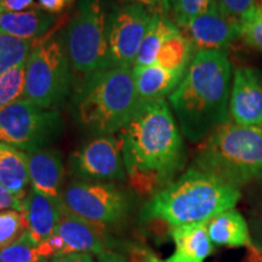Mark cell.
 Returning <instances> with one entry per match:
<instances>
[{"label":"cell","mask_w":262,"mask_h":262,"mask_svg":"<svg viewBox=\"0 0 262 262\" xmlns=\"http://www.w3.org/2000/svg\"><path fill=\"white\" fill-rule=\"evenodd\" d=\"M126 3L137 4L146 8L150 14H162L166 15L169 12L165 0H125Z\"/></svg>","instance_id":"d590c367"},{"label":"cell","mask_w":262,"mask_h":262,"mask_svg":"<svg viewBox=\"0 0 262 262\" xmlns=\"http://www.w3.org/2000/svg\"><path fill=\"white\" fill-rule=\"evenodd\" d=\"M28 183L27 153L0 142V185L15 194L26 196Z\"/></svg>","instance_id":"44dd1931"},{"label":"cell","mask_w":262,"mask_h":262,"mask_svg":"<svg viewBox=\"0 0 262 262\" xmlns=\"http://www.w3.org/2000/svg\"><path fill=\"white\" fill-rule=\"evenodd\" d=\"M193 47L181 32L163 42L156 64L166 70H186L191 61Z\"/></svg>","instance_id":"603a6c76"},{"label":"cell","mask_w":262,"mask_h":262,"mask_svg":"<svg viewBox=\"0 0 262 262\" xmlns=\"http://www.w3.org/2000/svg\"><path fill=\"white\" fill-rule=\"evenodd\" d=\"M63 130L57 110L40 108L25 98L0 111V142L24 152L48 148Z\"/></svg>","instance_id":"ba28073f"},{"label":"cell","mask_w":262,"mask_h":262,"mask_svg":"<svg viewBox=\"0 0 262 262\" xmlns=\"http://www.w3.org/2000/svg\"><path fill=\"white\" fill-rule=\"evenodd\" d=\"M229 113L239 125L262 126V81L256 70L242 67L234 71Z\"/></svg>","instance_id":"4fadbf2b"},{"label":"cell","mask_w":262,"mask_h":262,"mask_svg":"<svg viewBox=\"0 0 262 262\" xmlns=\"http://www.w3.org/2000/svg\"><path fill=\"white\" fill-rule=\"evenodd\" d=\"M35 40L25 63V90L22 98L45 110H58L71 94L73 73L66 52L62 34Z\"/></svg>","instance_id":"8992f818"},{"label":"cell","mask_w":262,"mask_h":262,"mask_svg":"<svg viewBox=\"0 0 262 262\" xmlns=\"http://www.w3.org/2000/svg\"><path fill=\"white\" fill-rule=\"evenodd\" d=\"M153 14L137 4L114 5L107 12L108 70L131 68L143 38L152 24Z\"/></svg>","instance_id":"30bf717a"},{"label":"cell","mask_w":262,"mask_h":262,"mask_svg":"<svg viewBox=\"0 0 262 262\" xmlns=\"http://www.w3.org/2000/svg\"><path fill=\"white\" fill-rule=\"evenodd\" d=\"M188 39L194 50H222L241 37V24L229 19L219 11L217 8L191 19L180 28Z\"/></svg>","instance_id":"7c38bea8"},{"label":"cell","mask_w":262,"mask_h":262,"mask_svg":"<svg viewBox=\"0 0 262 262\" xmlns=\"http://www.w3.org/2000/svg\"><path fill=\"white\" fill-rule=\"evenodd\" d=\"M97 262H129V260L123 255L107 249L97 255Z\"/></svg>","instance_id":"74e56055"},{"label":"cell","mask_w":262,"mask_h":262,"mask_svg":"<svg viewBox=\"0 0 262 262\" xmlns=\"http://www.w3.org/2000/svg\"><path fill=\"white\" fill-rule=\"evenodd\" d=\"M211 243L227 248H248L250 253H260L251 238L248 222L237 210L229 209L208 221Z\"/></svg>","instance_id":"ac0fdd59"},{"label":"cell","mask_w":262,"mask_h":262,"mask_svg":"<svg viewBox=\"0 0 262 262\" xmlns=\"http://www.w3.org/2000/svg\"><path fill=\"white\" fill-rule=\"evenodd\" d=\"M41 262H49V261H47V260H44V261H41Z\"/></svg>","instance_id":"b9f144b4"},{"label":"cell","mask_w":262,"mask_h":262,"mask_svg":"<svg viewBox=\"0 0 262 262\" xmlns=\"http://www.w3.org/2000/svg\"><path fill=\"white\" fill-rule=\"evenodd\" d=\"M165 3H166V6H168V10L170 11L172 6V0H165Z\"/></svg>","instance_id":"f35d334b"},{"label":"cell","mask_w":262,"mask_h":262,"mask_svg":"<svg viewBox=\"0 0 262 262\" xmlns=\"http://www.w3.org/2000/svg\"><path fill=\"white\" fill-rule=\"evenodd\" d=\"M195 168L237 188L261 181L262 126L226 120L198 148Z\"/></svg>","instance_id":"5b68a950"},{"label":"cell","mask_w":262,"mask_h":262,"mask_svg":"<svg viewBox=\"0 0 262 262\" xmlns=\"http://www.w3.org/2000/svg\"><path fill=\"white\" fill-rule=\"evenodd\" d=\"M31 187L42 194L62 202L63 193V163L60 152L44 148L27 153Z\"/></svg>","instance_id":"9a60e30c"},{"label":"cell","mask_w":262,"mask_h":262,"mask_svg":"<svg viewBox=\"0 0 262 262\" xmlns=\"http://www.w3.org/2000/svg\"><path fill=\"white\" fill-rule=\"evenodd\" d=\"M56 21L55 15L40 8L0 14V33L19 39H39L47 35Z\"/></svg>","instance_id":"ffe728a7"},{"label":"cell","mask_w":262,"mask_h":262,"mask_svg":"<svg viewBox=\"0 0 262 262\" xmlns=\"http://www.w3.org/2000/svg\"><path fill=\"white\" fill-rule=\"evenodd\" d=\"M140 104L131 68L103 70L81 80L73 96V118L89 135L119 133Z\"/></svg>","instance_id":"277c9868"},{"label":"cell","mask_w":262,"mask_h":262,"mask_svg":"<svg viewBox=\"0 0 262 262\" xmlns=\"http://www.w3.org/2000/svg\"><path fill=\"white\" fill-rule=\"evenodd\" d=\"M186 70H166L156 63L146 67H134L133 72L139 100H162L166 95L172 94L183 79Z\"/></svg>","instance_id":"d6986e66"},{"label":"cell","mask_w":262,"mask_h":262,"mask_svg":"<svg viewBox=\"0 0 262 262\" xmlns=\"http://www.w3.org/2000/svg\"><path fill=\"white\" fill-rule=\"evenodd\" d=\"M256 0H216V8L229 19L239 22L255 8Z\"/></svg>","instance_id":"f546056e"},{"label":"cell","mask_w":262,"mask_h":262,"mask_svg":"<svg viewBox=\"0 0 262 262\" xmlns=\"http://www.w3.org/2000/svg\"><path fill=\"white\" fill-rule=\"evenodd\" d=\"M62 210V202L55 201L31 187L24 199L22 210L27 222V234L37 244L47 241L54 234Z\"/></svg>","instance_id":"2e32d148"},{"label":"cell","mask_w":262,"mask_h":262,"mask_svg":"<svg viewBox=\"0 0 262 262\" xmlns=\"http://www.w3.org/2000/svg\"><path fill=\"white\" fill-rule=\"evenodd\" d=\"M250 228L254 244L256 245L258 251L262 254V205L258 206L256 210L254 211L250 221Z\"/></svg>","instance_id":"d6a6232c"},{"label":"cell","mask_w":262,"mask_h":262,"mask_svg":"<svg viewBox=\"0 0 262 262\" xmlns=\"http://www.w3.org/2000/svg\"><path fill=\"white\" fill-rule=\"evenodd\" d=\"M106 27L102 0H79L74 16L61 32L72 71L80 80L108 70Z\"/></svg>","instance_id":"52a82bcc"},{"label":"cell","mask_w":262,"mask_h":262,"mask_svg":"<svg viewBox=\"0 0 262 262\" xmlns=\"http://www.w3.org/2000/svg\"><path fill=\"white\" fill-rule=\"evenodd\" d=\"M255 6H262V0H256V4Z\"/></svg>","instance_id":"60d3db41"},{"label":"cell","mask_w":262,"mask_h":262,"mask_svg":"<svg viewBox=\"0 0 262 262\" xmlns=\"http://www.w3.org/2000/svg\"><path fill=\"white\" fill-rule=\"evenodd\" d=\"M25 196L17 195L0 185V212L6 210H24Z\"/></svg>","instance_id":"4dcf8cb0"},{"label":"cell","mask_w":262,"mask_h":262,"mask_svg":"<svg viewBox=\"0 0 262 262\" xmlns=\"http://www.w3.org/2000/svg\"><path fill=\"white\" fill-rule=\"evenodd\" d=\"M241 37L249 47L262 52V6H255L242 19Z\"/></svg>","instance_id":"f1b7e54d"},{"label":"cell","mask_w":262,"mask_h":262,"mask_svg":"<svg viewBox=\"0 0 262 262\" xmlns=\"http://www.w3.org/2000/svg\"><path fill=\"white\" fill-rule=\"evenodd\" d=\"M104 228L81 220L63 209L54 234L61 244V255L85 253L97 256L98 254L107 250L104 244Z\"/></svg>","instance_id":"5bb4252c"},{"label":"cell","mask_w":262,"mask_h":262,"mask_svg":"<svg viewBox=\"0 0 262 262\" xmlns=\"http://www.w3.org/2000/svg\"><path fill=\"white\" fill-rule=\"evenodd\" d=\"M256 72H257L258 77H260V79H261V81H262V67L260 68V70H256Z\"/></svg>","instance_id":"ab89813d"},{"label":"cell","mask_w":262,"mask_h":262,"mask_svg":"<svg viewBox=\"0 0 262 262\" xmlns=\"http://www.w3.org/2000/svg\"><path fill=\"white\" fill-rule=\"evenodd\" d=\"M27 231V222L22 211L0 212V249L8 247Z\"/></svg>","instance_id":"4316f807"},{"label":"cell","mask_w":262,"mask_h":262,"mask_svg":"<svg viewBox=\"0 0 262 262\" xmlns=\"http://www.w3.org/2000/svg\"><path fill=\"white\" fill-rule=\"evenodd\" d=\"M239 199V188L192 166L152 196L141 211V220L162 221L171 227L208 222L233 209Z\"/></svg>","instance_id":"3957f363"},{"label":"cell","mask_w":262,"mask_h":262,"mask_svg":"<svg viewBox=\"0 0 262 262\" xmlns=\"http://www.w3.org/2000/svg\"><path fill=\"white\" fill-rule=\"evenodd\" d=\"M62 206L70 214L106 229L129 215L131 199L113 183L73 181L63 189Z\"/></svg>","instance_id":"9c48e42d"},{"label":"cell","mask_w":262,"mask_h":262,"mask_svg":"<svg viewBox=\"0 0 262 262\" xmlns=\"http://www.w3.org/2000/svg\"><path fill=\"white\" fill-rule=\"evenodd\" d=\"M214 6H216V0H172L171 9L175 24L181 28L191 19L205 14Z\"/></svg>","instance_id":"83f0119b"},{"label":"cell","mask_w":262,"mask_h":262,"mask_svg":"<svg viewBox=\"0 0 262 262\" xmlns=\"http://www.w3.org/2000/svg\"><path fill=\"white\" fill-rule=\"evenodd\" d=\"M232 68L225 51H198L169 100L183 135L206 139L228 120Z\"/></svg>","instance_id":"7a4b0ae2"},{"label":"cell","mask_w":262,"mask_h":262,"mask_svg":"<svg viewBox=\"0 0 262 262\" xmlns=\"http://www.w3.org/2000/svg\"><path fill=\"white\" fill-rule=\"evenodd\" d=\"M72 175L81 181L102 182L124 180L126 176L122 141L113 135L97 136L72 153Z\"/></svg>","instance_id":"8fae6325"},{"label":"cell","mask_w":262,"mask_h":262,"mask_svg":"<svg viewBox=\"0 0 262 262\" xmlns=\"http://www.w3.org/2000/svg\"><path fill=\"white\" fill-rule=\"evenodd\" d=\"M39 8L34 0H0V14L4 12H21Z\"/></svg>","instance_id":"1f68e13d"},{"label":"cell","mask_w":262,"mask_h":262,"mask_svg":"<svg viewBox=\"0 0 262 262\" xmlns=\"http://www.w3.org/2000/svg\"><path fill=\"white\" fill-rule=\"evenodd\" d=\"M35 40L19 39L0 33V77L27 62Z\"/></svg>","instance_id":"cb8c5ba5"},{"label":"cell","mask_w":262,"mask_h":262,"mask_svg":"<svg viewBox=\"0 0 262 262\" xmlns=\"http://www.w3.org/2000/svg\"><path fill=\"white\" fill-rule=\"evenodd\" d=\"M119 139L130 185L141 195H155L182 168V137L164 98L140 101Z\"/></svg>","instance_id":"6da1fadb"},{"label":"cell","mask_w":262,"mask_h":262,"mask_svg":"<svg viewBox=\"0 0 262 262\" xmlns=\"http://www.w3.org/2000/svg\"><path fill=\"white\" fill-rule=\"evenodd\" d=\"M50 262H95L91 254L85 253H72L57 255L50 258Z\"/></svg>","instance_id":"8d00e7d4"},{"label":"cell","mask_w":262,"mask_h":262,"mask_svg":"<svg viewBox=\"0 0 262 262\" xmlns=\"http://www.w3.org/2000/svg\"><path fill=\"white\" fill-rule=\"evenodd\" d=\"M44 261L38 244L25 232L17 241L0 249V262H41Z\"/></svg>","instance_id":"d4e9b609"},{"label":"cell","mask_w":262,"mask_h":262,"mask_svg":"<svg viewBox=\"0 0 262 262\" xmlns=\"http://www.w3.org/2000/svg\"><path fill=\"white\" fill-rule=\"evenodd\" d=\"M179 26L168 17V15L155 14L148 32L143 38L141 47L137 52L135 67H146L155 64L158 52L163 42L172 35L180 33Z\"/></svg>","instance_id":"7402d4cb"},{"label":"cell","mask_w":262,"mask_h":262,"mask_svg":"<svg viewBox=\"0 0 262 262\" xmlns=\"http://www.w3.org/2000/svg\"><path fill=\"white\" fill-rule=\"evenodd\" d=\"M129 253V262H165L160 260L149 249L143 247H134Z\"/></svg>","instance_id":"836d02e7"},{"label":"cell","mask_w":262,"mask_h":262,"mask_svg":"<svg viewBox=\"0 0 262 262\" xmlns=\"http://www.w3.org/2000/svg\"><path fill=\"white\" fill-rule=\"evenodd\" d=\"M206 224L199 222L172 227L175 251L165 262H205L214 251Z\"/></svg>","instance_id":"e0dca14e"},{"label":"cell","mask_w":262,"mask_h":262,"mask_svg":"<svg viewBox=\"0 0 262 262\" xmlns=\"http://www.w3.org/2000/svg\"><path fill=\"white\" fill-rule=\"evenodd\" d=\"M38 6L49 14L56 15L70 8L73 0H37Z\"/></svg>","instance_id":"e575fe53"},{"label":"cell","mask_w":262,"mask_h":262,"mask_svg":"<svg viewBox=\"0 0 262 262\" xmlns=\"http://www.w3.org/2000/svg\"><path fill=\"white\" fill-rule=\"evenodd\" d=\"M25 64L12 68L0 77V111L24 96Z\"/></svg>","instance_id":"484cf974"}]
</instances>
